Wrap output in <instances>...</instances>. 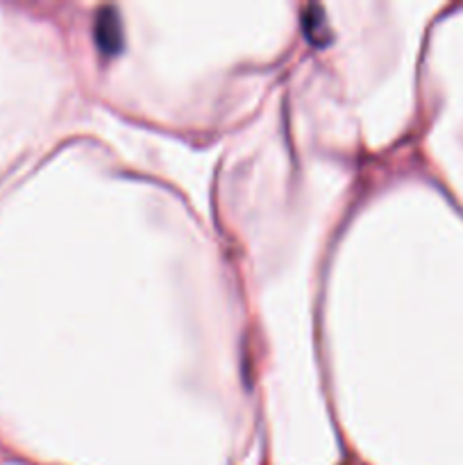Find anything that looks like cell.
<instances>
[{
	"label": "cell",
	"mask_w": 463,
	"mask_h": 465,
	"mask_svg": "<svg viewBox=\"0 0 463 465\" xmlns=\"http://www.w3.org/2000/svg\"><path fill=\"white\" fill-rule=\"evenodd\" d=\"M95 44H98V48L107 57H113L121 50V21H118V14L112 7H104L98 12V21H95Z\"/></svg>",
	"instance_id": "6da1fadb"
},
{
	"label": "cell",
	"mask_w": 463,
	"mask_h": 465,
	"mask_svg": "<svg viewBox=\"0 0 463 465\" xmlns=\"http://www.w3.org/2000/svg\"><path fill=\"white\" fill-rule=\"evenodd\" d=\"M302 27L307 32V36L316 44H320V35H322V27H325V14L316 7V16H311V9L307 7V12L302 14Z\"/></svg>",
	"instance_id": "7a4b0ae2"
}]
</instances>
